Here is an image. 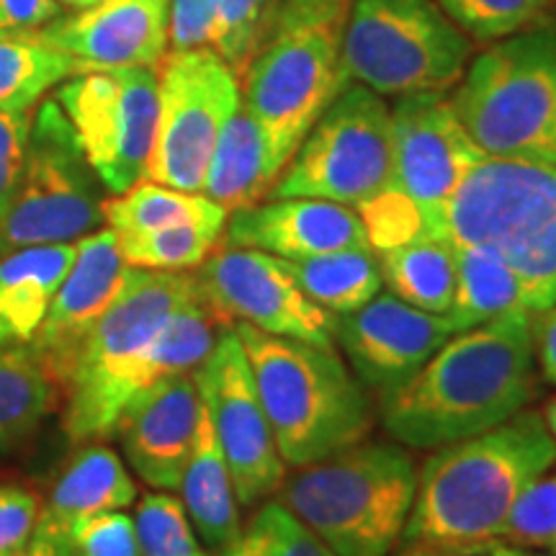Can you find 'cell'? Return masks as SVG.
Here are the masks:
<instances>
[{"label":"cell","instance_id":"obj_13","mask_svg":"<svg viewBox=\"0 0 556 556\" xmlns=\"http://www.w3.org/2000/svg\"><path fill=\"white\" fill-rule=\"evenodd\" d=\"M90 170L114 197L144 178L157 127L155 67L78 73L58 88Z\"/></svg>","mask_w":556,"mask_h":556},{"label":"cell","instance_id":"obj_23","mask_svg":"<svg viewBox=\"0 0 556 556\" xmlns=\"http://www.w3.org/2000/svg\"><path fill=\"white\" fill-rule=\"evenodd\" d=\"M180 492H184L186 513L206 548L219 554L229 541L238 539L242 531L240 503L204 402L199 413L197 441L180 479Z\"/></svg>","mask_w":556,"mask_h":556},{"label":"cell","instance_id":"obj_19","mask_svg":"<svg viewBox=\"0 0 556 556\" xmlns=\"http://www.w3.org/2000/svg\"><path fill=\"white\" fill-rule=\"evenodd\" d=\"M201 397L193 374H176L131 394L119 413L114 433H119L124 456L135 475L152 490H180L189 464Z\"/></svg>","mask_w":556,"mask_h":556},{"label":"cell","instance_id":"obj_40","mask_svg":"<svg viewBox=\"0 0 556 556\" xmlns=\"http://www.w3.org/2000/svg\"><path fill=\"white\" fill-rule=\"evenodd\" d=\"M39 523V497L16 484H0V556H21Z\"/></svg>","mask_w":556,"mask_h":556},{"label":"cell","instance_id":"obj_20","mask_svg":"<svg viewBox=\"0 0 556 556\" xmlns=\"http://www.w3.org/2000/svg\"><path fill=\"white\" fill-rule=\"evenodd\" d=\"M31 37L73 58L80 73L155 67L168 50V0H101Z\"/></svg>","mask_w":556,"mask_h":556},{"label":"cell","instance_id":"obj_21","mask_svg":"<svg viewBox=\"0 0 556 556\" xmlns=\"http://www.w3.org/2000/svg\"><path fill=\"white\" fill-rule=\"evenodd\" d=\"M225 245L263 250L283 261L371 248L356 208L304 197L268 199L232 212L225 227Z\"/></svg>","mask_w":556,"mask_h":556},{"label":"cell","instance_id":"obj_38","mask_svg":"<svg viewBox=\"0 0 556 556\" xmlns=\"http://www.w3.org/2000/svg\"><path fill=\"white\" fill-rule=\"evenodd\" d=\"M356 212L366 227L368 245L377 250V253L407 245V242L426 235V222H422L420 206L394 189V186H387L377 197L358 204Z\"/></svg>","mask_w":556,"mask_h":556},{"label":"cell","instance_id":"obj_39","mask_svg":"<svg viewBox=\"0 0 556 556\" xmlns=\"http://www.w3.org/2000/svg\"><path fill=\"white\" fill-rule=\"evenodd\" d=\"M65 536L78 556H142L135 518L124 510H103L75 520Z\"/></svg>","mask_w":556,"mask_h":556},{"label":"cell","instance_id":"obj_10","mask_svg":"<svg viewBox=\"0 0 556 556\" xmlns=\"http://www.w3.org/2000/svg\"><path fill=\"white\" fill-rule=\"evenodd\" d=\"M99 186L65 111L54 99L45 101L31 116L24 168L0 219V253L96 232L103 225Z\"/></svg>","mask_w":556,"mask_h":556},{"label":"cell","instance_id":"obj_5","mask_svg":"<svg viewBox=\"0 0 556 556\" xmlns=\"http://www.w3.org/2000/svg\"><path fill=\"white\" fill-rule=\"evenodd\" d=\"M348 9L283 0L274 34L242 73V103L258 122L276 178L348 86L340 60Z\"/></svg>","mask_w":556,"mask_h":556},{"label":"cell","instance_id":"obj_6","mask_svg":"<svg viewBox=\"0 0 556 556\" xmlns=\"http://www.w3.org/2000/svg\"><path fill=\"white\" fill-rule=\"evenodd\" d=\"M417 467L397 441H361L294 469L281 503L338 556H389L415 503Z\"/></svg>","mask_w":556,"mask_h":556},{"label":"cell","instance_id":"obj_42","mask_svg":"<svg viewBox=\"0 0 556 556\" xmlns=\"http://www.w3.org/2000/svg\"><path fill=\"white\" fill-rule=\"evenodd\" d=\"M212 0H168L170 50H197L212 41Z\"/></svg>","mask_w":556,"mask_h":556},{"label":"cell","instance_id":"obj_37","mask_svg":"<svg viewBox=\"0 0 556 556\" xmlns=\"http://www.w3.org/2000/svg\"><path fill=\"white\" fill-rule=\"evenodd\" d=\"M500 539L520 548L556 546V464L523 490L505 520Z\"/></svg>","mask_w":556,"mask_h":556},{"label":"cell","instance_id":"obj_22","mask_svg":"<svg viewBox=\"0 0 556 556\" xmlns=\"http://www.w3.org/2000/svg\"><path fill=\"white\" fill-rule=\"evenodd\" d=\"M78 242L18 248L0 258V345H29L45 323Z\"/></svg>","mask_w":556,"mask_h":556},{"label":"cell","instance_id":"obj_41","mask_svg":"<svg viewBox=\"0 0 556 556\" xmlns=\"http://www.w3.org/2000/svg\"><path fill=\"white\" fill-rule=\"evenodd\" d=\"M29 111H0V219L16 191L29 142Z\"/></svg>","mask_w":556,"mask_h":556},{"label":"cell","instance_id":"obj_46","mask_svg":"<svg viewBox=\"0 0 556 556\" xmlns=\"http://www.w3.org/2000/svg\"><path fill=\"white\" fill-rule=\"evenodd\" d=\"M21 556H78V554H75L73 546H70L65 531H60V528H54L52 523H47V520L39 518L37 531H34L29 546H26V552Z\"/></svg>","mask_w":556,"mask_h":556},{"label":"cell","instance_id":"obj_43","mask_svg":"<svg viewBox=\"0 0 556 556\" xmlns=\"http://www.w3.org/2000/svg\"><path fill=\"white\" fill-rule=\"evenodd\" d=\"M58 16V0H0V31L5 37H29Z\"/></svg>","mask_w":556,"mask_h":556},{"label":"cell","instance_id":"obj_33","mask_svg":"<svg viewBox=\"0 0 556 556\" xmlns=\"http://www.w3.org/2000/svg\"><path fill=\"white\" fill-rule=\"evenodd\" d=\"M281 0H212V50L232 67L238 80L276 29Z\"/></svg>","mask_w":556,"mask_h":556},{"label":"cell","instance_id":"obj_26","mask_svg":"<svg viewBox=\"0 0 556 556\" xmlns=\"http://www.w3.org/2000/svg\"><path fill=\"white\" fill-rule=\"evenodd\" d=\"M389 294L430 315H448L456 294V253L441 238L422 235L407 245L379 253Z\"/></svg>","mask_w":556,"mask_h":556},{"label":"cell","instance_id":"obj_2","mask_svg":"<svg viewBox=\"0 0 556 556\" xmlns=\"http://www.w3.org/2000/svg\"><path fill=\"white\" fill-rule=\"evenodd\" d=\"M554 464L556 438L539 409L435 448L417 471L402 544L500 539L516 500Z\"/></svg>","mask_w":556,"mask_h":556},{"label":"cell","instance_id":"obj_30","mask_svg":"<svg viewBox=\"0 0 556 556\" xmlns=\"http://www.w3.org/2000/svg\"><path fill=\"white\" fill-rule=\"evenodd\" d=\"M225 212L204 193H189L160 186L155 180H139L129 191L103 201V222L119 238L124 235H144L184 222L204 219Z\"/></svg>","mask_w":556,"mask_h":556},{"label":"cell","instance_id":"obj_11","mask_svg":"<svg viewBox=\"0 0 556 556\" xmlns=\"http://www.w3.org/2000/svg\"><path fill=\"white\" fill-rule=\"evenodd\" d=\"M392 184V109L348 83L302 139L268 199H325L356 208Z\"/></svg>","mask_w":556,"mask_h":556},{"label":"cell","instance_id":"obj_15","mask_svg":"<svg viewBox=\"0 0 556 556\" xmlns=\"http://www.w3.org/2000/svg\"><path fill=\"white\" fill-rule=\"evenodd\" d=\"M199 397L212 417L240 507H255L281 490L287 464L261 405L245 348L232 325H222L217 345L193 371Z\"/></svg>","mask_w":556,"mask_h":556},{"label":"cell","instance_id":"obj_51","mask_svg":"<svg viewBox=\"0 0 556 556\" xmlns=\"http://www.w3.org/2000/svg\"><path fill=\"white\" fill-rule=\"evenodd\" d=\"M3 37H5V34H3V31H0V39H3Z\"/></svg>","mask_w":556,"mask_h":556},{"label":"cell","instance_id":"obj_52","mask_svg":"<svg viewBox=\"0 0 556 556\" xmlns=\"http://www.w3.org/2000/svg\"><path fill=\"white\" fill-rule=\"evenodd\" d=\"M552 554H556V546H554V548H552Z\"/></svg>","mask_w":556,"mask_h":556},{"label":"cell","instance_id":"obj_14","mask_svg":"<svg viewBox=\"0 0 556 556\" xmlns=\"http://www.w3.org/2000/svg\"><path fill=\"white\" fill-rule=\"evenodd\" d=\"M193 276L222 325L245 323L268 336L336 348L338 315L304 294L283 258L222 242Z\"/></svg>","mask_w":556,"mask_h":556},{"label":"cell","instance_id":"obj_36","mask_svg":"<svg viewBox=\"0 0 556 556\" xmlns=\"http://www.w3.org/2000/svg\"><path fill=\"white\" fill-rule=\"evenodd\" d=\"M135 528L142 556H208L193 533L186 505L173 492H148L139 500Z\"/></svg>","mask_w":556,"mask_h":556},{"label":"cell","instance_id":"obj_3","mask_svg":"<svg viewBox=\"0 0 556 556\" xmlns=\"http://www.w3.org/2000/svg\"><path fill=\"white\" fill-rule=\"evenodd\" d=\"M426 235L479 250L520 278L533 315L556 304V168L484 157L435 212Z\"/></svg>","mask_w":556,"mask_h":556},{"label":"cell","instance_id":"obj_16","mask_svg":"<svg viewBox=\"0 0 556 556\" xmlns=\"http://www.w3.org/2000/svg\"><path fill=\"white\" fill-rule=\"evenodd\" d=\"M486 155L446 93L400 96L392 109V184L422 217L446 201Z\"/></svg>","mask_w":556,"mask_h":556},{"label":"cell","instance_id":"obj_32","mask_svg":"<svg viewBox=\"0 0 556 556\" xmlns=\"http://www.w3.org/2000/svg\"><path fill=\"white\" fill-rule=\"evenodd\" d=\"M227 212L184 222L144 235H124L119 240L122 258L131 268L148 270H191L199 268L225 238Z\"/></svg>","mask_w":556,"mask_h":556},{"label":"cell","instance_id":"obj_18","mask_svg":"<svg viewBox=\"0 0 556 556\" xmlns=\"http://www.w3.org/2000/svg\"><path fill=\"white\" fill-rule=\"evenodd\" d=\"M124 270L127 263L122 258L114 229H96L93 235L78 240L73 266L29 343L58 389H67L88 336L122 287Z\"/></svg>","mask_w":556,"mask_h":556},{"label":"cell","instance_id":"obj_17","mask_svg":"<svg viewBox=\"0 0 556 556\" xmlns=\"http://www.w3.org/2000/svg\"><path fill=\"white\" fill-rule=\"evenodd\" d=\"M451 336L448 315H430L392 294H377L336 323V343L353 377L377 397L413 379Z\"/></svg>","mask_w":556,"mask_h":556},{"label":"cell","instance_id":"obj_1","mask_svg":"<svg viewBox=\"0 0 556 556\" xmlns=\"http://www.w3.org/2000/svg\"><path fill=\"white\" fill-rule=\"evenodd\" d=\"M531 312L451 336L413 379L379 397V420L405 448L435 451L510 420L536 397Z\"/></svg>","mask_w":556,"mask_h":556},{"label":"cell","instance_id":"obj_45","mask_svg":"<svg viewBox=\"0 0 556 556\" xmlns=\"http://www.w3.org/2000/svg\"><path fill=\"white\" fill-rule=\"evenodd\" d=\"M533 351L541 377L556 387V304L533 317Z\"/></svg>","mask_w":556,"mask_h":556},{"label":"cell","instance_id":"obj_34","mask_svg":"<svg viewBox=\"0 0 556 556\" xmlns=\"http://www.w3.org/2000/svg\"><path fill=\"white\" fill-rule=\"evenodd\" d=\"M219 556H338L281 500L263 503Z\"/></svg>","mask_w":556,"mask_h":556},{"label":"cell","instance_id":"obj_50","mask_svg":"<svg viewBox=\"0 0 556 556\" xmlns=\"http://www.w3.org/2000/svg\"><path fill=\"white\" fill-rule=\"evenodd\" d=\"M528 556H531V554H528ZM533 556H556V554H552V552H548V554H533Z\"/></svg>","mask_w":556,"mask_h":556},{"label":"cell","instance_id":"obj_28","mask_svg":"<svg viewBox=\"0 0 556 556\" xmlns=\"http://www.w3.org/2000/svg\"><path fill=\"white\" fill-rule=\"evenodd\" d=\"M287 268L304 294L332 315L356 312L384 289L379 255H374L371 248L287 261Z\"/></svg>","mask_w":556,"mask_h":556},{"label":"cell","instance_id":"obj_47","mask_svg":"<svg viewBox=\"0 0 556 556\" xmlns=\"http://www.w3.org/2000/svg\"><path fill=\"white\" fill-rule=\"evenodd\" d=\"M544 420H546L548 430H552V435L556 438V397L546 402V407H544Z\"/></svg>","mask_w":556,"mask_h":556},{"label":"cell","instance_id":"obj_31","mask_svg":"<svg viewBox=\"0 0 556 556\" xmlns=\"http://www.w3.org/2000/svg\"><path fill=\"white\" fill-rule=\"evenodd\" d=\"M80 67L65 52L31 37L0 39V111H29L58 83Z\"/></svg>","mask_w":556,"mask_h":556},{"label":"cell","instance_id":"obj_25","mask_svg":"<svg viewBox=\"0 0 556 556\" xmlns=\"http://www.w3.org/2000/svg\"><path fill=\"white\" fill-rule=\"evenodd\" d=\"M137 500V484L116 451L103 443L83 446L52 486L41 520L67 531L75 520L103 510H124Z\"/></svg>","mask_w":556,"mask_h":556},{"label":"cell","instance_id":"obj_29","mask_svg":"<svg viewBox=\"0 0 556 556\" xmlns=\"http://www.w3.org/2000/svg\"><path fill=\"white\" fill-rule=\"evenodd\" d=\"M58 392L29 345H0V451L34 433L54 409Z\"/></svg>","mask_w":556,"mask_h":556},{"label":"cell","instance_id":"obj_12","mask_svg":"<svg viewBox=\"0 0 556 556\" xmlns=\"http://www.w3.org/2000/svg\"><path fill=\"white\" fill-rule=\"evenodd\" d=\"M157 75V127L144 178L199 193L222 127L240 106V80L208 47L173 50Z\"/></svg>","mask_w":556,"mask_h":556},{"label":"cell","instance_id":"obj_8","mask_svg":"<svg viewBox=\"0 0 556 556\" xmlns=\"http://www.w3.org/2000/svg\"><path fill=\"white\" fill-rule=\"evenodd\" d=\"M197 276L186 270H148L127 266L122 287L103 312L78 368L67 384L65 433L70 441H96L114 433L127 405L137 364L173 312L197 294Z\"/></svg>","mask_w":556,"mask_h":556},{"label":"cell","instance_id":"obj_49","mask_svg":"<svg viewBox=\"0 0 556 556\" xmlns=\"http://www.w3.org/2000/svg\"><path fill=\"white\" fill-rule=\"evenodd\" d=\"M294 3H348L351 5L353 0H294Z\"/></svg>","mask_w":556,"mask_h":556},{"label":"cell","instance_id":"obj_48","mask_svg":"<svg viewBox=\"0 0 556 556\" xmlns=\"http://www.w3.org/2000/svg\"><path fill=\"white\" fill-rule=\"evenodd\" d=\"M60 5H65V9H73V11H83L88 9V5H96L101 3V0H58Z\"/></svg>","mask_w":556,"mask_h":556},{"label":"cell","instance_id":"obj_4","mask_svg":"<svg viewBox=\"0 0 556 556\" xmlns=\"http://www.w3.org/2000/svg\"><path fill=\"white\" fill-rule=\"evenodd\" d=\"M253 371L261 405L283 464L309 467L356 446L371 433L368 389L353 377L336 348L278 338L235 323Z\"/></svg>","mask_w":556,"mask_h":556},{"label":"cell","instance_id":"obj_44","mask_svg":"<svg viewBox=\"0 0 556 556\" xmlns=\"http://www.w3.org/2000/svg\"><path fill=\"white\" fill-rule=\"evenodd\" d=\"M397 556H528V552L503 539L413 541V544H405Z\"/></svg>","mask_w":556,"mask_h":556},{"label":"cell","instance_id":"obj_9","mask_svg":"<svg viewBox=\"0 0 556 556\" xmlns=\"http://www.w3.org/2000/svg\"><path fill=\"white\" fill-rule=\"evenodd\" d=\"M469 58L471 39L435 0H353L348 9L343 75L374 93H446Z\"/></svg>","mask_w":556,"mask_h":556},{"label":"cell","instance_id":"obj_27","mask_svg":"<svg viewBox=\"0 0 556 556\" xmlns=\"http://www.w3.org/2000/svg\"><path fill=\"white\" fill-rule=\"evenodd\" d=\"M456 294L451 304V323L456 332L477 328L490 319L531 312V299L520 278L505 263L479 250L456 248Z\"/></svg>","mask_w":556,"mask_h":556},{"label":"cell","instance_id":"obj_24","mask_svg":"<svg viewBox=\"0 0 556 556\" xmlns=\"http://www.w3.org/2000/svg\"><path fill=\"white\" fill-rule=\"evenodd\" d=\"M274 184L276 176L268 168L263 131L240 101L219 131L201 191L229 214L266 201Z\"/></svg>","mask_w":556,"mask_h":556},{"label":"cell","instance_id":"obj_7","mask_svg":"<svg viewBox=\"0 0 556 556\" xmlns=\"http://www.w3.org/2000/svg\"><path fill=\"white\" fill-rule=\"evenodd\" d=\"M451 101L486 157L556 168V24L486 47Z\"/></svg>","mask_w":556,"mask_h":556},{"label":"cell","instance_id":"obj_35","mask_svg":"<svg viewBox=\"0 0 556 556\" xmlns=\"http://www.w3.org/2000/svg\"><path fill=\"white\" fill-rule=\"evenodd\" d=\"M469 39L497 41L531 29L556 0H435Z\"/></svg>","mask_w":556,"mask_h":556}]
</instances>
